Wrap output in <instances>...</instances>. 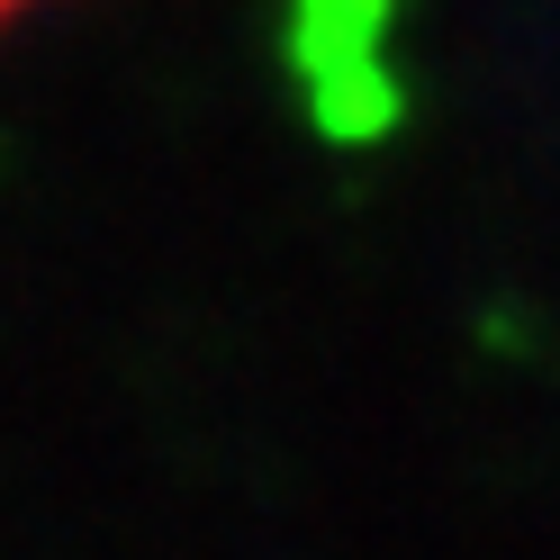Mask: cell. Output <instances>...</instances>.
I'll return each instance as SVG.
<instances>
[{
	"mask_svg": "<svg viewBox=\"0 0 560 560\" xmlns=\"http://www.w3.org/2000/svg\"><path fill=\"white\" fill-rule=\"evenodd\" d=\"M10 10H27V0H0V19H10Z\"/></svg>",
	"mask_w": 560,
	"mask_h": 560,
	"instance_id": "obj_1",
	"label": "cell"
}]
</instances>
